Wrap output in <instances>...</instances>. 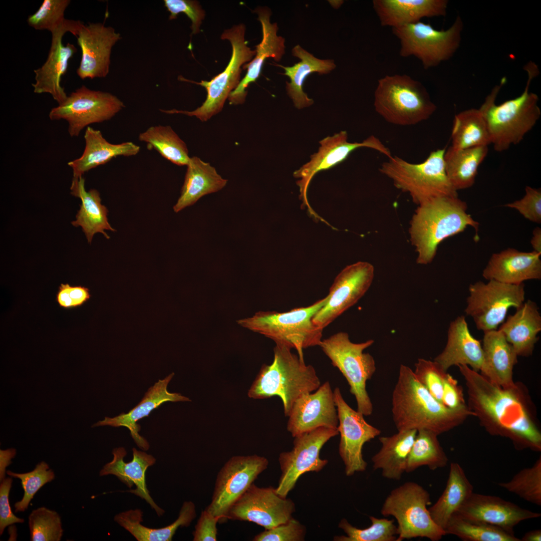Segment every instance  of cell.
Instances as JSON below:
<instances>
[{
	"mask_svg": "<svg viewBox=\"0 0 541 541\" xmlns=\"http://www.w3.org/2000/svg\"><path fill=\"white\" fill-rule=\"evenodd\" d=\"M174 373L169 374L164 379L159 380L150 387L145 393L142 400L137 405L127 413H121L113 418L105 417L93 427L108 425L112 427L123 426L127 428L130 435L137 446L143 450L149 448V444L139 432L140 426L137 422L149 414L155 408L166 402L190 401V400L179 393H170L167 390V386L172 379Z\"/></svg>",
	"mask_w": 541,
	"mask_h": 541,
	"instance_id": "27",
	"label": "cell"
},
{
	"mask_svg": "<svg viewBox=\"0 0 541 541\" xmlns=\"http://www.w3.org/2000/svg\"><path fill=\"white\" fill-rule=\"evenodd\" d=\"M292 55L299 58L301 61L291 67H285L276 64L285 71L284 75L289 77L290 82L286 83V89L295 107L302 109L312 105L314 101L309 98L303 90V83L306 78L314 72L326 74L336 68L333 60H321L303 49L299 45L292 50Z\"/></svg>",
	"mask_w": 541,
	"mask_h": 541,
	"instance_id": "38",
	"label": "cell"
},
{
	"mask_svg": "<svg viewBox=\"0 0 541 541\" xmlns=\"http://www.w3.org/2000/svg\"><path fill=\"white\" fill-rule=\"evenodd\" d=\"M13 477H5L0 484V534L2 535L6 527L15 523H24V518L16 516L12 512L9 502V494L12 487Z\"/></svg>",
	"mask_w": 541,
	"mask_h": 541,
	"instance_id": "55",
	"label": "cell"
},
{
	"mask_svg": "<svg viewBox=\"0 0 541 541\" xmlns=\"http://www.w3.org/2000/svg\"><path fill=\"white\" fill-rule=\"evenodd\" d=\"M268 463L266 458L256 454L229 458L217 474L211 501L205 509L220 520L227 519L231 506Z\"/></svg>",
	"mask_w": 541,
	"mask_h": 541,
	"instance_id": "16",
	"label": "cell"
},
{
	"mask_svg": "<svg viewBox=\"0 0 541 541\" xmlns=\"http://www.w3.org/2000/svg\"><path fill=\"white\" fill-rule=\"evenodd\" d=\"M345 131L322 139L318 151L311 155L309 162L294 172L298 179L297 184L300 188V197L304 206H307L311 214L317 217L310 206L307 191L314 175L319 171L330 169L341 163L355 150L361 147L373 149L385 155L392 156L389 149L377 137L371 135L362 142H349Z\"/></svg>",
	"mask_w": 541,
	"mask_h": 541,
	"instance_id": "17",
	"label": "cell"
},
{
	"mask_svg": "<svg viewBox=\"0 0 541 541\" xmlns=\"http://www.w3.org/2000/svg\"><path fill=\"white\" fill-rule=\"evenodd\" d=\"M455 513L496 526L512 534H514L513 528L520 522L541 516L540 513L499 497L473 492Z\"/></svg>",
	"mask_w": 541,
	"mask_h": 541,
	"instance_id": "24",
	"label": "cell"
},
{
	"mask_svg": "<svg viewBox=\"0 0 541 541\" xmlns=\"http://www.w3.org/2000/svg\"><path fill=\"white\" fill-rule=\"evenodd\" d=\"M373 340L355 343L348 333L340 332L322 340L319 346L347 380L350 392L356 399L357 411L364 416L373 412L372 401L366 389V383L376 371L375 362L364 350L371 346Z\"/></svg>",
	"mask_w": 541,
	"mask_h": 541,
	"instance_id": "10",
	"label": "cell"
},
{
	"mask_svg": "<svg viewBox=\"0 0 541 541\" xmlns=\"http://www.w3.org/2000/svg\"><path fill=\"white\" fill-rule=\"evenodd\" d=\"M528 78L523 92L518 97L497 105V96L505 82L502 78L487 96L479 108L488 126L491 144L497 152L504 151L519 143L534 126L541 116L537 95L529 92L532 79L539 74L533 62L525 66Z\"/></svg>",
	"mask_w": 541,
	"mask_h": 541,
	"instance_id": "3",
	"label": "cell"
},
{
	"mask_svg": "<svg viewBox=\"0 0 541 541\" xmlns=\"http://www.w3.org/2000/svg\"><path fill=\"white\" fill-rule=\"evenodd\" d=\"M245 26L243 24L235 25L223 31L220 38L228 40L230 43L231 56L224 70L210 81L201 80L197 82L186 79L181 76L179 77L181 81L200 85L206 89V99L200 107L191 111L176 109H160V111L169 114H181L195 116L202 122L208 120L219 113L231 92L237 87L241 81L242 66L250 62L255 55V50H251L247 46V42L245 40Z\"/></svg>",
	"mask_w": 541,
	"mask_h": 541,
	"instance_id": "9",
	"label": "cell"
},
{
	"mask_svg": "<svg viewBox=\"0 0 541 541\" xmlns=\"http://www.w3.org/2000/svg\"><path fill=\"white\" fill-rule=\"evenodd\" d=\"M327 296L310 306L285 312L259 311L252 316L237 321L243 328L261 334L275 342L286 344L297 351L304 361L303 350L319 346L323 329L314 324L315 315L324 306Z\"/></svg>",
	"mask_w": 541,
	"mask_h": 541,
	"instance_id": "6",
	"label": "cell"
},
{
	"mask_svg": "<svg viewBox=\"0 0 541 541\" xmlns=\"http://www.w3.org/2000/svg\"><path fill=\"white\" fill-rule=\"evenodd\" d=\"M295 510L293 501L279 495L275 488L252 483L231 506L227 519L252 522L268 529L288 521Z\"/></svg>",
	"mask_w": 541,
	"mask_h": 541,
	"instance_id": "20",
	"label": "cell"
},
{
	"mask_svg": "<svg viewBox=\"0 0 541 541\" xmlns=\"http://www.w3.org/2000/svg\"><path fill=\"white\" fill-rule=\"evenodd\" d=\"M498 330L518 356L528 357L534 350L541 331V316L536 303L528 300L507 317Z\"/></svg>",
	"mask_w": 541,
	"mask_h": 541,
	"instance_id": "31",
	"label": "cell"
},
{
	"mask_svg": "<svg viewBox=\"0 0 541 541\" xmlns=\"http://www.w3.org/2000/svg\"><path fill=\"white\" fill-rule=\"evenodd\" d=\"M85 146L82 155L71 161L73 178H79L89 170L107 163L119 156H130L137 154L140 147L132 142L112 144L103 137L100 130L87 127L85 132Z\"/></svg>",
	"mask_w": 541,
	"mask_h": 541,
	"instance_id": "33",
	"label": "cell"
},
{
	"mask_svg": "<svg viewBox=\"0 0 541 541\" xmlns=\"http://www.w3.org/2000/svg\"><path fill=\"white\" fill-rule=\"evenodd\" d=\"M541 254L534 251H520L508 248L491 256L482 272L486 280L519 285L541 279Z\"/></svg>",
	"mask_w": 541,
	"mask_h": 541,
	"instance_id": "26",
	"label": "cell"
},
{
	"mask_svg": "<svg viewBox=\"0 0 541 541\" xmlns=\"http://www.w3.org/2000/svg\"><path fill=\"white\" fill-rule=\"evenodd\" d=\"M139 140L173 164L183 166L189 162L190 157L186 144L169 126L150 127L139 135Z\"/></svg>",
	"mask_w": 541,
	"mask_h": 541,
	"instance_id": "42",
	"label": "cell"
},
{
	"mask_svg": "<svg viewBox=\"0 0 541 541\" xmlns=\"http://www.w3.org/2000/svg\"><path fill=\"white\" fill-rule=\"evenodd\" d=\"M288 417L287 430L293 437L321 427L338 429V412L330 382L300 396Z\"/></svg>",
	"mask_w": 541,
	"mask_h": 541,
	"instance_id": "23",
	"label": "cell"
},
{
	"mask_svg": "<svg viewBox=\"0 0 541 541\" xmlns=\"http://www.w3.org/2000/svg\"><path fill=\"white\" fill-rule=\"evenodd\" d=\"M445 371L453 366L467 365L480 373L484 366L482 345L470 333L464 316L452 321L443 351L434 360Z\"/></svg>",
	"mask_w": 541,
	"mask_h": 541,
	"instance_id": "28",
	"label": "cell"
},
{
	"mask_svg": "<svg viewBox=\"0 0 541 541\" xmlns=\"http://www.w3.org/2000/svg\"><path fill=\"white\" fill-rule=\"evenodd\" d=\"M83 24L80 21L68 19L62 27L51 33V45L47 59L41 67L34 70L35 83L32 85L35 93L50 94L58 105L66 100L68 95L61 85V80L67 72L69 60L77 49L69 43L64 45L62 39L68 32L76 37Z\"/></svg>",
	"mask_w": 541,
	"mask_h": 541,
	"instance_id": "21",
	"label": "cell"
},
{
	"mask_svg": "<svg viewBox=\"0 0 541 541\" xmlns=\"http://www.w3.org/2000/svg\"><path fill=\"white\" fill-rule=\"evenodd\" d=\"M164 6L170 13L169 19H176L178 15L185 14L191 22V36L200 32L202 21L204 19L205 13L200 3L193 0H164Z\"/></svg>",
	"mask_w": 541,
	"mask_h": 541,
	"instance_id": "52",
	"label": "cell"
},
{
	"mask_svg": "<svg viewBox=\"0 0 541 541\" xmlns=\"http://www.w3.org/2000/svg\"><path fill=\"white\" fill-rule=\"evenodd\" d=\"M464 26L458 16L446 30H437L421 21L392 29L400 42L399 55L414 56L424 69L438 66L450 59L459 49Z\"/></svg>",
	"mask_w": 541,
	"mask_h": 541,
	"instance_id": "12",
	"label": "cell"
},
{
	"mask_svg": "<svg viewBox=\"0 0 541 541\" xmlns=\"http://www.w3.org/2000/svg\"><path fill=\"white\" fill-rule=\"evenodd\" d=\"M482 340L484 366L480 373L503 388L513 386L512 371L517 355L498 329L484 332Z\"/></svg>",
	"mask_w": 541,
	"mask_h": 541,
	"instance_id": "32",
	"label": "cell"
},
{
	"mask_svg": "<svg viewBox=\"0 0 541 541\" xmlns=\"http://www.w3.org/2000/svg\"><path fill=\"white\" fill-rule=\"evenodd\" d=\"M530 243L533 251L541 254V228L540 227H537L533 230Z\"/></svg>",
	"mask_w": 541,
	"mask_h": 541,
	"instance_id": "59",
	"label": "cell"
},
{
	"mask_svg": "<svg viewBox=\"0 0 541 541\" xmlns=\"http://www.w3.org/2000/svg\"><path fill=\"white\" fill-rule=\"evenodd\" d=\"M133 458L131 461L125 462L127 452L124 447L114 448L112 451L113 458L101 469L100 476L114 475L129 488L134 485L135 489L126 491L132 493L144 499L153 509L158 516L162 515L164 510L154 501L147 488L145 473L148 467L155 463L156 459L145 452L132 449Z\"/></svg>",
	"mask_w": 541,
	"mask_h": 541,
	"instance_id": "29",
	"label": "cell"
},
{
	"mask_svg": "<svg viewBox=\"0 0 541 541\" xmlns=\"http://www.w3.org/2000/svg\"><path fill=\"white\" fill-rule=\"evenodd\" d=\"M417 430H399L390 436L379 438V451L372 457L373 468L381 470L385 478L399 480L406 471L407 459Z\"/></svg>",
	"mask_w": 541,
	"mask_h": 541,
	"instance_id": "36",
	"label": "cell"
},
{
	"mask_svg": "<svg viewBox=\"0 0 541 541\" xmlns=\"http://www.w3.org/2000/svg\"><path fill=\"white\" fill-rule=\"evenodd\" d=\"M445 148L431 151L419 163H412L396 156L383 162L380 172L394 186L408 193L418 205L434 198L457 197V192L447 176L444 161Z\"/></svg>",
	"mask_w": 541,
	"mask_h": 541,
	"instance_id": "7",
	"label": "cell"
},
{
	"mask_svg": "<svg viewBox=\"0 0 541 541\" xmlns=\"http://www.w3.org/2000/svg\"><path fill=\"white\" fill-rule=\"evenodd\" d=\"M430 503L429 492L415 482H405L390 492L382 505L381 513L396 519V541L418 537L438 541L446 535L444 529L431 518L427 508Z\"/></svg>",
	"mask_w": 541,
	"mask_h": 541,
	"instance_id": "11",
	"label": "cell"
},
{
	"mask_svg": "<svg viewBox=\"0 0 541 541\" xmlns=\"http://www.w3.org/2000/svg\"><path fill=\"white\" fill-rule=\"evenodd\" d=\"M186 166L181 195L173 206L175 212L193 205L206 194L221 190L227 181L222 178L209 163L204 162L196 156L190 157Z\"/></svg>",
	"mask_w": 541,
	"mask_h": 541,
	"instance_id": "35",
	"label": "cell"
},
{
	"mask_svg": "<svg viewBox=\"0 0 541 541\" xmlns=\"http://www.w3.org/2000/svg\"><path fill=\"white\" fill-rule=\"evenodd\" d=\"M468 291L465 313L472 318L477 330L483 332L497 330L509 309L520 307L525 300L523 283L477 281L469 285Z\"/></svg>",
	"mask_w": 541,
	"mask_h": 541,
	"instance_id": "13",
	"label": "cell"
},
{
	"mask_svg": "<svg viewBox=\"0 0 541 541\" xmlns=\"http://www.w3.org/2000/svg\"><path fill=\"white\" fill-rule=\"evenodd\" d=\"M473 489L460 465L451 463L445 488L437 501L428 508L435 523L444 529L450 517L472 493Z\"/></svg>",
	"mask_w": 541,
	"mask_h": 541,
	"instance_id": "39",
	"label": "cell"
},
{
	"mask_svg": "<svg viewBox=\"0 0 541 541\" xmlns=\"http://www.w3.org/2000/svg\"><path fill=\"white\" fill-rule=\"evenodd\" d=\"M340 434L339 452L348 476L365 471L367 463L363 457L364 445L379 435L381 431L369 424L364 415L352 409L345 401L338 387L334 390Z\"/></svg>",
	"mask_w": 541,
	"mask_h": 541,
	"instance_id": "19",
	"label": "cell"
},
{
	"mask_svg": "<svg viewBox=\"0 0 541 541\" xmlns=\"http://www.w3.org/2000/svg\"><path fill=\"white\" fill-rule=\"evenodd\" d=\"M442 403L451 409L467 406L462 388L458 385L457 380L448 373L444 380Z\"/></svg>",
	"mask_w": 541,
	"mask_h": 541,
	"instance_id": "57",
	"label": "cell"
},
{
	"mask_svg": "<svg viewBox=\"0 0 541 541\" xmlns=\"http://www.w3.org/2000/svg\"><path fill=\"white\" fill-rule=\"evenodd\" d=\"M446 534L456 536L463 541H520L503 529L454 514L444 529Z\"/></svg>",
	"mask_w": 541,
	"mask_h": 541,
	"instance_id": "44",
	"label": "cell"
},
{
	"mask_svg": "<svg viewBox=\"0 0 541 541\" xmlns=\"http://www.w3.org/2000/svg\"><path fill=\"white\" fill-rule=\"evenodd\" d=\"M143 513L140 509H130L116 514L114 520L138 541H170L178 528L189 526L196 516L191 501H184L176 520L163 527L152 528L142 524Z\"/></svg>",
	"mask_w": 541,
	"mask_h": 541,
	"instance_id": "37",
	"label": "cell"
},
{
	"mask_svg": "<svg viewBox=\"0 0 541 541\" xmlns=\"http://www.w3.org/2000/svg\"><path fill=\"white\" fill-rule=\"evenodd\" d=\"M16 450L14 448H9L7 450H0L1 465H0V480H3L6 477L7 473L6 467L11 463V459L15 457Z\"/></svg>",
	"mask_w": 541,
	"mask_h": 541,
	"instance_id": "58",
	"label": "cell"
},
{
	"mask_svg": "<svg viewBox=\"0 0 541 541\" xmlns=\"http://www.w3.org/2000/svg\"><path fill=\"white\" fill-rule=\"evenodd\" d=\"M520 539V541H540L541 530L534 529L527 531Z\"/></svg>",
	"mask_w": 541,
	"mask_h": 541,
	"instance_id": "60",
	"label": "cell"
},
{
	"mask_svg": "<svg viewBox=\"0 0 541 541\" xmlns=\"http://www.w3.org/2000/svg\"><path fill=\"white\" fill-rule=\"evenodd\" d=\"M70 3V0H44L39 9L29 16L27 23L36 30L52 33L67 22L65 12Z\"/></svg>",
	"mask_w": 541,
	"mask_h": 541,
	"instance_id": "49",
	"label": "cell"
},
{
	"mask_svg": "<svg viewBox=\"0 0 541 541\" xmlns=\"http://www.w3.org/2000/svg\"><path fill=\"white\" fill-rule=\"evenodd\" d=\"M371 525L364 529L351 525L345 518L341 520L339 527L346 535H337L335 541H396L398 531L394 520L370 516Z\"/></svg>",
	"mask_w": 541,
	"mask_h": 541,
	"instance_id": "45",
	"label": "cell"
},
{
	"mask_svg": "<svg viewBox=\"0 0 541 541\" xmlns=\"http://www.w3.org/2000/svg\"><path fill=\"white\" fill-rule=\"evenodd\" d=\"M373 9L383 27L393 28L446 15L447 0H374Z\"/></svg>",
	"mask_w": 541,
	"mask_h": 541,
	"instance_id": "30",
	"label": "cell"
},
{
	"mask_svg": "<svg viewBox=\"0 0 541 541\" xmlns=\"http://www.w3.org/2000/svg\"><path fill=\"white\" fill-rule=\"evenodd\" d=\"M71 194L80 198L82 203L76 216V219L71 223L75 227L81 226L89 243H91L96 233H101L109 239L105 230L115 231L108 222L107 207L101 204L99 192L92 189L86 191L85 179L83 176L73 178L70 187Z\"/></svg>",
	"mask_w": 541,
	"mask_h": 541,
	"instance_id": "34",
	"label": "cell"
},
{
	"mask_svg": "<svg viewBox=\"0 0 541 541\" xmlns=\"http://www.w3.org/2000/svg\"><path fill=\"white\" fill-rule=\"evenodd\" d=\"M76 37L82 52L77 75L82 80L106 77L112 49L121 39L120 34L104 23H89L82 26Z\"/></svg>",
	"mask_w": 541,
	"mask_h": 541,
	"instance_id": "22",
	"label": "cell"
},
{
	"mask_svg": "<svg viewBox=\"0 0 541 541\" xmlns=\"http://www.w3.org/2000/svg\"><path fill=\"white\" fill-rule=\"evenodd\" d=\"M524 196L519 200L505 204L504 206L516 209L528 220L541 222V190L527 186Z\"/></svg>",
	"mask_w": 541,
	"mask_h": 541,
	"instance_id": "53",
	"label": "cell"
},
{
	"mask_svg": "<svg viewBox=\"0 0 541 541\" xmlns=\"http://www.w3.org/2000/svg\"><path fill=\"white\" fill-rule=\"evenodd\" d=\"M374 277L370 263L359 261L344 267L331 286L327 300L313 321L324 329L354 305L367 292Z\"/></svg>",
	"mask_w": 541,
	"mask_h": 541,
	"instance_id": "18",
	"label": "cell"
},
{
	"mask_svg": "<svg viewBox=\"0 0 541 541\" xmlns=\"http://www.w3.org/2000/svg\"><path fill=\"white\" fill-rule=\"evenodd\" d=\"M274 358L270 365L262 366L248 392L255 399L279 397L284 414L289 415L296 400L302 395L313 392L321 385L314 367L307 365L292 348L285 344L275 342Z\"/></svg>",
	"mask_w": 541,
	"mask_h": 541,
	"instance_id": "5",
	"label": "cell"
},
{
	"mask_svg": "<svg viewBox=\"0 0 541 541\" xmlns=\"http://www.w3.org/2000/svg\"><path fill=\"white\" fill-rule=\"evenodd\" d=\"M31 541H60L63 529L60 515L55 510L40 507L28 517Z\"/></svg>",
	"mask_w": 541,
	"mask_h": 541,
	"instance_id": "47",
	"label": "cell"
},
{
	"mask_svg": "<svg viewBox=\"0 0 541 541\" xmlns=\"http://www.w3.org/2000/svg\"><path fill=\"white\" fill-rule=\"evenodd\" d=\"M124 107V103L114 95L82 85L53 108L49 116L52 120L67 121L70 136L77 137L85 127L111 119Z\"/></svg>",
	"mask_w": 541,
	"mask_h": 541,
	"instance_id": "14",
	"label": "cell"
},
{
	"mask_svg": "<svg viewBox=\"0 0 541 541\" xmlns=\"http://www.w3.org/2000/svg\"><path fill=\"white\" fill-rule=\"evenodd\" d=\"M7 474L20 479L24 491L22 499L14 504L16 512L25 511L39 490L55 477L54 471L47 462L43 461L38 463L35 468L30 472L20 473L8 470Z\"/></svg>",
	"mask_w": 541,
	"mask_h": 541,
	"instance_id": "48",
	"label": "cell"
},
{
	"mask_svg": "<svg viewBox=\"0 0 541 541\" xmlns=\"http://www.w3.org/2000/svg\"><path fill=\"white\" fill-rule=\"evenodd\" d=\"M339 434L338 429L321 427L294 437L293 447L279 457L282 471L277 493L286 498L295 487L299 477L308 472H319L328 463L320 457L323 446Z\"/></svg>",
	"mask_w": 541,
	"mask_h": 541,
	"instance_id": "15",
	"label": "cell"
},
{
	"mask_svg": "<svg viewBox=\"0 0 541 541\" xmlns=\"http://www.w3.org/2000/svg\"><path fill=\"white\" fill-rule=\"evenodd\" d=\"M438 435L429 430L417 431L408 455L406 472H411L426 466L434 470L445 467L448 457L438 439Z\"/></svg>",
	"mask_w": 541,
	"mask_h": 541,
	"instance_id": "43",
	"label": "cell"
},
{
	"mask_svg": "<svg viewBox=\"0 0 541 541\" xmlns=\"http://www.w3.org/2000/svg\"><path fill=\"white\" fill-rule=\"evenodd\" d=\"M255 12L261 25L262 40L255 46V57L242 66V69H247V72L237 87L229 95L227 99L231 105L241 104L244 102L247 93L246 89L250 84L255 82L259 78L266 59L272 58L279 62L285 53V40L277 35V23H270V11L266 7H258Z\"/></svg>",
	"mask_w": 541,
	"mask_h": 541,
	"instance_id": "25",
	"label": "cell"
},
{
	"mask_svg": "<svg viewBox=\"0 0 541 541\" xmlns=\"http://www.w3.org/2000/svg\"><path fill=\"white\" fill-rule=\"evenodd\" d=\"M467 388L469 409L491 435L509 439L514 447L541 451V433L530 398L520 382L503 388L467 365L458 366Z\"/></svg>",
	"mask_w": 541,
	"mask_h": 541,
	"instance_id": "1",
	"label": "cell"
},
{
	"mask_svg": "<svg viewBox=\"0 0 541 541\" xmlns=\"http://www.w3.org/2000/svg\"><path fill=\"white\" fill-rule=\"evenodd\" d=\"M220 518L206 509L202 510L192 532L193 541L217 540V523Z\"/></svg>",
	"mask_w": 541,
	"mask_h": 541,
	"instance_id": "56",
	"label": "cell"
},
{
	"mask_svg": "<svg viewBox=\"0 0 541 541\" xmlns=\"http://www.w3.org/2000/svg\"><path fill=\"white\" fill-rule=\"evenodd\" d=\"M392 413L398 431L425 429L438 435L474 416L467 406L451 409L437 401L404 365L400 367L392 393Z\"/></svg>",
	"mask_w": 541,
	"mask_h": 541,
	"instance_id": "2",
	"label": "cell"
},
{
	"mask_svg": "<svg viewBox=\"0 0 541 541\" xmlns=\"http://www.w3.org/2000/svg\"><path fill=\"white\" fill-rule=\"evenodd\" d=\"M488 152V146L456 149L451 146L444 155L445 168L451 184L457 191L474 183L479 166Z\"/></svg>",
	"mask_w": 541,
	"mask_h": 541,
	"instance_id": "40",
	"label": "cell"
},
{
	"mask_svg": "<svg viewBox=\"0 0 541 541\" xmlns=\"http://www.w3.org/2000/svg\"><path fill=\"white\" fill-rule=\"evenodd\" d=\"M467 203L458 197H441L418 205L410 222L409 234L417 253V262L430 263L438 246L444 239L463 232L468 226L475 230L479 223L466 211Z\"/></svg>",
	"mask_w": 541,
	"mask_h": 541,
	"instance_id": "4",
	"label": "cell"
},
{
	"mask_svg": "<svg viewBox=\"0 0 541 541\" xmlns=\"http://www.w3.org/2000/svg\"><path fill=\"white\" fill-rule=\"evenodd\" d=\"M91 297L88 288L82 286H71L61 284L56 294V300L60 307L71 309L82 306Z\"/></svg>",
	"mask_w": 541,
	"mask_h": 541,
	"instance_id": "54",
	"label": "cell"
},
{
	"mask_svg": "<svg viewBox=\"0 0 541 541\" xmlns=\"http://www.w3.org/2000/svg\"><path fill=\"white\" fill-rule=\"evenodd\" d=\"M498 485L522 499L538 506L541 505V457L531 467L516 473L507 482Z\"/></svg>",
	"mask_w": 541,
	"mask_h": 541,
	"instance_id": "46",
	"label": "cell"
},
{
	"mask_svg": "<svg viewBox=\"0 0 541 541\" xmlns=\"http://www.w3.org/2000/svg\"><path fill=\"white\" fill-rule=\"evenodd\" d=\"M374 106L386 122L403 126L427 120L437 108L423 85L406 74L387 75L379 79Z\"/></svg>",
	"mask_w": 541,
	"mask_h": 541,
	"instance_id": "8",
	"label": "cell"
},
{
	"mask_svg": "<svg viewBox=\"0 0 541 541\" xmlns=\"http://www.w3.org/2000/svg\"><path fill=\"white\" fill-rule=\"evenodd\" d=\"M451 139V146L456 149L488 146L491 144L486 121L479 108L467 109L455 115Z\"/></svg>",
	"mask_w": 541,
	"mask_h": 541,
	"instance_id": "41",
	"label": "cell"
},
{
	"mask_svg": "<svg viewBox=\"0 0 541 541\" xmlns=\"http://www.w3.org/2000/svg\"><path fill=\"white\" fill-rule=\"evenodd\" d=\"M306 527L293 517L285 523L255 535L253 541H303Z\"/></svg>",
	"mask_w": 541,
	"mask_h": 541,
	"instance_id": "51",
	"label": "cell"
},
{
	"mask_svg": "<svg viewBox=\"0 0 541 541\" xmlns=\"http://www.w3.org/2000/svg\"><path fill=\"white\" fill-rule=\"evenodd\" d=\"M413 372L417 380L437 401L442 403L443 383L447 371L443 370L434 361L420 358L415 364Z\"/></svg>",
	"mask_w": 541,
	"mask_h": 541,
	"instance_id": "50",
	"label": "cell"
}]
</instances>
